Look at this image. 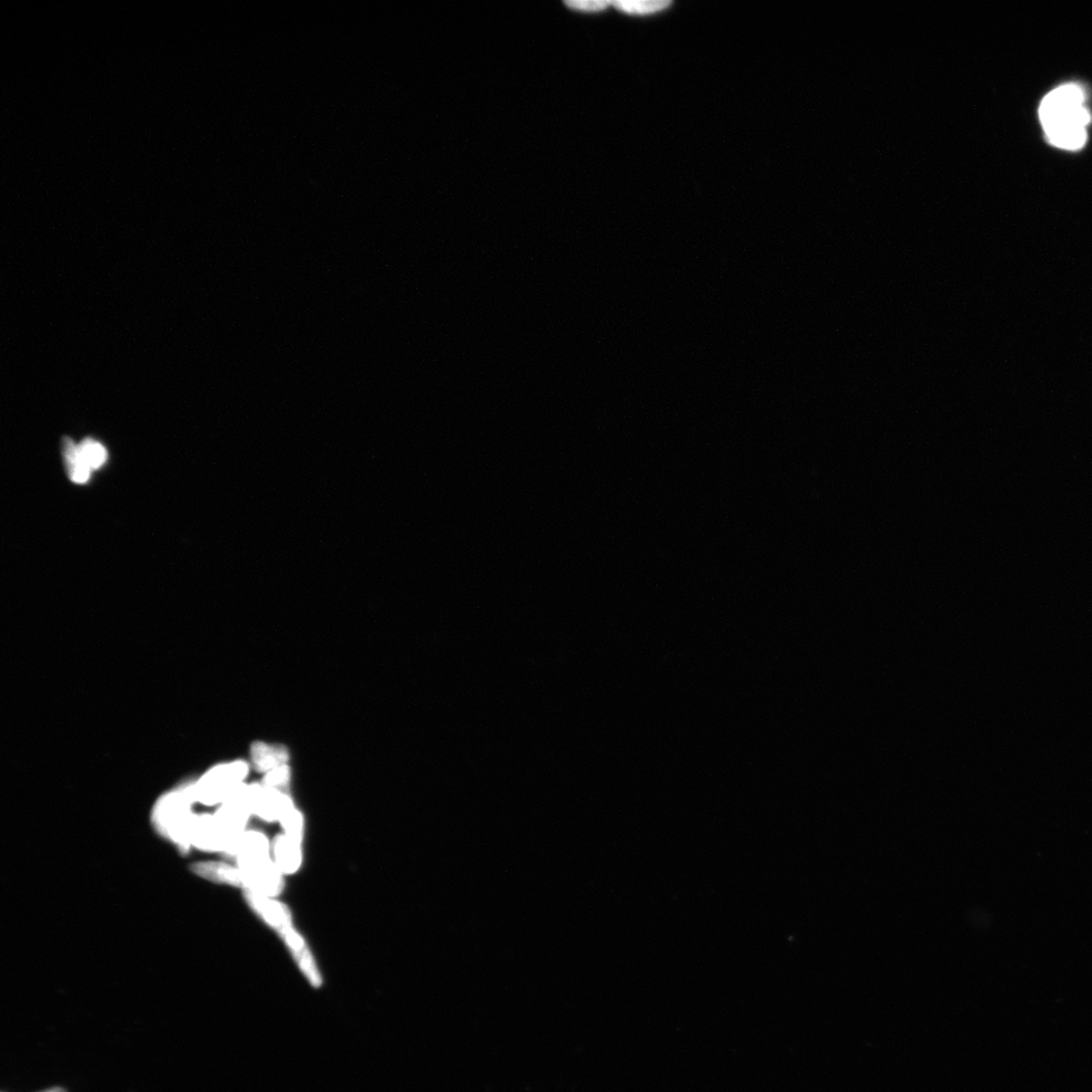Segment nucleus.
<instances>
[{"label": "nucleus", "instance_id": "nucleus-10", "mask_svg": "<svg viewBox=\"0 0 1092 1092\" xmlns=\"http://www.w3.org/2000/svg\"><path fill=\"white\" fill-rule=\"evenodd\" d=\"M301 845L279 836L275 842V854L278 868L286 874H293L299 869L301 864Z\"/></svg>", "mask_w": 1092, "mask_h": 1092}, {"label": "nucleus", "instance_id": "nucleus-6", "mask_svg": "<svg viewBox=\"0 0 1092 1092\" xmlns=\"http://www.w3.org/2000/svg\"><path fill=\"white\" fill-rule=\"evenodd\" d=\"M251 759L254 768L267 774L272 770L287 765L288 752L284 745L257 742L251 746Z\"/></svg>", "mask_w": 1092, "mask_h": 1092}, {"label": "nucleus", "instance_id": "nucleus-5", "mask_svg": "<svg viewBox=\"0 0 1092 1092\" xmlns=\"http://www.w3.org/2000/svg\"><path fill=\"white\" fill-rule=\"evenodd\" d=\"M245 897L249 904L257 912L260 913L273 928H276L280 934L284 936L288 929H292L290 913H288L285 907L269 901L262 894L253 890H246Z\"/></svg>", "mask_w": 1092, "mask_h": 1092}, {"label": "nucleus", "instance_id": "nucleus-4", "mask_svg": "<svg viewBox=\"0 0 1092 1092\" xmlns=\"http://www.w3.org/2000/svg\"><path fill=\"white\" fill-rule=\"evenodd\" d=\"M260 784H243L222 803L214 815L216 824L227 841L229 849L241 837L249 816L254 813L255 800Z\"/></svg>", "mask_w": 1092, "mask_h": 1092}, {"label": "nucleus", "instance_id": "nucleus-13", "mask_svg": "<svg viewBox=\"0 0 1092 1092\" xmlns=\"http://www.w3.org/2000/svg\"><path fill=\"white\" fill-rule=\"evenodd\" d=\"M616 9L630 14H650L661 12L671 5V2H615Z\"/></svg>", "mask_w": 1092, "mask_h": 1092}, {"label": "nucleus", "instance_id": "nucleus-1", "mask_svg": "<svg viewBox=\"0 0 1092 1092\" xmlns=\"http://www.w3.org/2000/svg\"><path fill=\"white\" fill-rule=\"evenodd\" d=\"M1040 119L1048 140L1054 146L1079 150L1088 139L1089 112L1084 108L1080 87L1067 84L1056 88L1043 100Z\"/></svg>", "mask_w": 1092, "mask_h": 1092}, {"label": "nucleus", "instance_id": "nucleus-3", "mask_svg": "<svg viewBox=\"0 0 1092 1092\" xmlns=\"http://www.w3.org/2000/svg\"><path fill=\"white\" fill-rule=\"evenodd\" d=\"M249 773V765L244 761L225 762L212 768L191 784L195 803L206 806L222 805L233 793L244 784Z\"/></svg>", "mask_w": 1092, "mask_h": 1092}, {"label": "nucleus", "instance_id": "nucleus-12", "mask_svg": "<svg viewBox=\"0 0 1092 1092\" xmlns=\"http://www.w3.org/2000/svg\"><path fill=\"white\" fill-rule=\"evenodd\" d=\"M79 453L82 454L87 467L92 470H98L107 461V451L98 441L87 438L78 445Z\"/></svg>", "mask_w": 1092, "mask_h": 1092}, {"label": "nucleus", "instance_id": "nucleus-7", "mask_svg": "<svg viewBox=\"0 0 1092 1092\" xmlns=\"http://www.w3.org/2000/svg\"><path fill=\"white\" fill-rule=\"evenodd\" d=\"M286 791H290V788H278L275 785L267 783L260 784L255 800L254 814L267 822L279 819L280 807H282L284 794Z\"/></svg>", "mask_w": 1092, "mask_h": 1092}, {"label": "nucleus", "instance_id": "nucleus-9", "mask_svg": "<svg viewBox=\"0 0 1092 1092\" xmlns=\"http://www.w3.org/2000/svg\"><path fill=\"white\" fill-rule=\"evenodd\" d=\"M284 936L286 937V941L288 946H290L295 959L298 960L301 968L303 969L304 973H306L311 983L314 986H320L321 977L314 964V961H313L312 956L307 949L306 945L304 944L303 939L293 929H288Z\"/></svg>", "mask_w": 1092, "mask_h": 1092}, {"label": "nucleus", "instance_id": "nucleus-2", "mask_svg": "<svg viewBox=\"0 0 1092 1092\" xmlns=\"http://www.w3.org/2000/svg\"><path fill=\"white\" fill-rule=\"evenodd\" d=\"M198 872L215 881L231 883L248 887L262 895L275 896L284 886L282 876L275 866L269 862L251 868L235 869L219 863H206L197 867Z\"/></svg>", "mask_w": 1092, "mask_h": 1092}, {"label": "nucleus", "instance_id": "nucleus-11", "mask_svg": "<svg viewBox=\"0 0 1092 1092\" xmlns=\"http://www.w3.org/2000/svg\"><path fill=\"white\" fill-rule=\"evenodd\" d=\"M290 791L284 794L282 807H280L279 819L282 822L286 836L301 845L303 838V818L298 810L294 806L291 799Z\"/></svg>", "mask_w": 1092, "mask_h": 1092}, {"label": "nucleus", "instance_id": "nucleus-8", "mask_svg": "<svg viewBox=\"0 0 1092 1092\" xmlns=\"http://www.w3.org/2000/svg\"><path fill=\"white\" fill-rule=\"evenodd\" d=\"M62 453L70 480L76 484H85L90 480L92 470L87 467L80 454L78 445H75L70 438L64 437Z\"/></svg>", "mask_w": 1092, "mask_h": 1092}, {"label": "nucleus", "instance_id": "nucleus-15", "mask_svg": "<svg viewBox=\"0 0 1092 1092\" xmlns=\"http://www.w3.org/2000/svg\"><path fill=\"white\" fill-rule=\"evenodd\" d=\"M42 1092H66V1091L62 1088H54L48 1089V1090H45Z\"/></svg>", "mask_w": 1092, "mask_h": 1092}, {"label": "nucleus", "instance_id": "nucleus-14", "mask_svg": "<svg viewBox=\"0 0 1092 1092\" xmlns=\"http://www.w3.org/2000/svg\"><path fill=\"white\" fill-rule=\"evenodd\" d=\"M566 5L569 9L585 12V13H598L607 9L612 2H604V0H583V2H566Z\"/></svg>", "mask_w": 1092, "mask_h": 1092}]
</instances>
